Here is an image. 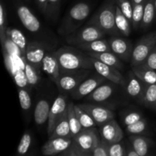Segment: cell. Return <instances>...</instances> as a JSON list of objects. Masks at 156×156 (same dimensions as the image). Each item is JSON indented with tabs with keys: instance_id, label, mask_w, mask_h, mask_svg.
<instances>
[{
	"instance_id": "1",
	"label": "cell",
	"mask_w": 156,
	"mask_h": 156,
	"mask_svg": "<svg viewBox=\"0 0 156 156\" xmlns=\"http://www.w3.org/2000/svg\"><path fill=\"white\" fill-rule=\"evenodd\" d=\"M60 73L81 69H94L91 57L84 52L78 51L71 47H64L55 52Z\"/></svg>"
},
{
	"instance_id": "2",
	"label": "cell",
	"mask_w": 156,
	"mask_h": 156,
	"mask_svg": "<svg viewBox=\"0 0 156 156\" xmlns=\"http://www.w3.org/2000/svg\"><path fill=\"white\" fill-rule=\"evenodd\" d=\"M116 0H106L89 20L88 24L97 26L106 34L119 36L120 34L116 26Z\"/></svg>"
},
{
	"instance_id": "3",
	"label": "cell",
	"mask_w": 156,
	"mask_h": 156,
	"mask_svg": "<svg viewBox=\"0 0 156 156\" xmlns=\"http://www.w3.org/2000/svg\"><path fill=\"white\" fill-rule=\"evenodd\" d=\"M91 13V5L85 2L75 4L68 11L62 23L58 28V32L62 36H68L80 27L82 23L88 18Z\"/></svg>"
},
{
	"instance_id": "4",
	"label": "cell",
	"mask_w": 156,
	"mask_h": 156,
	"mask_svg": "<svg viewBox=\"0 0 156 156\" xmlns=\"http://www.w3.org/2000/svg\"><path fill=\"white\" fill-rule=\"evenodd\" d=\"M91 69H81L77 71L62 72L55 84L62 94H71L76 88L89 76Z\"/></svg>"
},
{
	"instance_id": "5",
	"label": "cell",
	"mask_w": 156,
	"mask_h": 156,
	"mask_svg": "<svg viewBox=\"0 0 156 156\" xmlns=\"http://www.w3.org/2000/svg\"><path fill=\"white\" fill-rule=\"evenodd\" d=\"M156 45V31L147 34L140 38L135 46L130 60L131 66L143 65Z\"/></svg>"
},
{
	"instance_id": "6",
	"label": "cell",
	"mask_w": 156,
	"mask_h": 156,
	"mask_svg": "<svg viewBox=\"0 0 156 156\" xmlns=\"http://www.w3.org/2000/svg\"><path fill=\"white\" fill-rule=\"evenodd\" d=\"M106 34L94 24H88L86 26L80 27L71 34L66 36V41L68 44L76 47L80 44H88L96 40L101 39Z\"/></svg>"
},
{
	"instance_id": "7",
	"label": "cell",
	"mask_w": 156,
	"mask_h": 156,
	"mask_svg": "<svg viewBox=\"0 0 156 156\" xmlns=\"http://www.w3.org/2000/svg\"><path fill=\"white\" fill-rule=\"evenodd\" d=\"M100 134L94 128L82 129L79 134L73 138L74 143L82 151L92 152L101 141Z\"/></svg>"
},
{
	"instance_id": "8",
	"label": "cell",
	"mask_w": 156,
	"mask_h": 156,
	"mask_svg": "<svg viewBox=\"0 0 156 156\" xmlns=\"http://www.w3.org/2000/svg\"><path fill=\"white\" fill-rule=\"evenodd\" d=\"M69 102L64 94H59L51 105L50 116L47 122V133L50 136L54 130L57 122L66 112Z\"/></svg>"
},
{
	"instance_id": "9",
	"label": "cell",
	"mask_w": 156,
	"mask_h": 156,
	"mask_svg": "<svg viewBox=\"0 0 156 156\" xmlns=\"http://www.w3.org/2000/svg\"><path fill=\"white\" fill-rule=\"evenodd\" d=\"M108 43L113 53L118 56L122 61L130 62L133 46L129 40L119 36H112L108 40Z\"/></svg>"
},
{
	"instance_id": "10",
	"label": "cell",
	"mask_w": 156,
	"mask_h": 156,
	"mask_svg": "<svg viewBox=\"0 0 156 156\" xmlns=\"http://www.w3.org/2000/svg\"><path fill=\"white\" fill-rule=\"evenodd\" d=\"M107 79L105 78L98 73L94 74L85 79L70 94L75 100H79L83 98H86L91 92H93L99 85L105 83Z\"/></svg>"
},
{
	"instance_id": "11",
	"label": "cell",
	"mask_w": 156,
	"mask_h": 156,
	"mask_svg": "<svg viewBox=\"0 0 156 156\" xmlns=\"http://www.w3.org/2000/svg\"><path fill=\"white\" fill-rule=\"evenodd\" d=\"M46 53V47L44 44L37 41L29 42L26 49L24 60L29 62L41 73L42 70L43 59Z\"/></svg>"
},
{
	"instance_id": "12",
	"label": "cell",
	"mask_w": 156,
	"mask_h": 156,
	"mask_svg": "<svg viewBox=\"0 0 156 156\" xmlns=\"http://www.w3.org/2000/svg\"><path fill=\"white\" fill-rule=\"evenodd\" d=\"M91 61H92L94 69L95 70L98 74L103 76L104 78H105L107 80H109L111 82L124 87L125 84H126V79L123 77L119 69L111 66L106 65L94 58L91 57Z\"/></svg>"
},
{
	"instance_id": "13",
	"label": "cell",
	"mask_w": 156,
	"mask_h": 156,
	"mask_svg": "<svg viewBox=\"0 0 156 156\" xmlns=\"http://www.w3.org/2000/svg\"><path fill=\"white\" fill-rule=\"evenodd\" d=\"M79 105L91 116L97 126H102L114 118V113L106 107L91 103Z\"/></svg>"
},
{
	"instance_id": "14",
	"label": "cell",
	"mask_w": 156,
	"mask_h": 156,
	"mask_svg": "<svg viewBox=\"0 0 156 156\" xmlns=\"http://www.w3.org/2000/svg\"><path fill=\"white\" fill-rule=\"evenodd\" d=\"M16 12L24 27L31 33H37L41 30V24L32 11L23 4L16 5Z\"/></svg>"
},
{
	"instance_id": "15",
	"label": "cell",
	"mask_w": 156,
	"mask_h": 156,
	"mask_svg": "<svg viewBox=\"0 0 156 156\" xmlns=\"http://www.w3.org/2000/svg\"><path fill=\"white\" fill-rule=\"evenodd\" d=\"M99 134L101 139L108 144L118 143L123 139V130L114 119L101 126Z\"/></svg>"
},
{
	"instance_id": "16",
	"label": "cell",
	"mask_w": 156,
	"mask_h": 156,
	"mask_svg": "<svg viewBox=\"0 0 156 156\" xmlns=\"http://www.w3.org/2000/svg\"><path fill=\"white\" fill-rule=\"evenodd\" d=\"M73 143V138L71 137L49 139L41 148V152L45 156L56 155L68 150Z\"/></svg>"
},
{
	"instance_id": "17",
	"label": "cell",
	"mask_w": 156,
	"mask_h": 156,
	"mask_svg": "<svg viewBox=\"0 0 156 156\" xmlns=\"http://www.w3.org/2000/svg\"><path fill=\"white\" fill-rule=\"evenodd\" d=\"M127 78L124 85L126 94L132 99H134L140 103L146 85L140 78L137 77L133 70L129 72Z\"/></svg>"
},
{
	"instance_id": "18",
	"label": "cell",
	"mask_w": 156,
	"mask_h": 156,
	"mask_svg": "<svg viewBox=\"0 0 156 156\" xmlns=\"http://www.w3.org/2000/svg\"><path fill=\"white\" fill-rule=\"evenodd\" d=\"M129 142L139 155L152 156L150 151L153 142L150 138L143 135H130Z\"/></svg>"
},
{
	"instance_id": "19",
	"label": "cell",
	"mask_w": 156,
	"mask_h": 156,
	"mask_svg": "<svg viewBox=\"0 0 156 156\" xmlns=\"http://www.w3.org/2000/svg\"><path fill=\"white\" fill-rule=\"evenodd\" d=\"M116 84L111 82V83H105L99 85L93 92L88 96H87V100L94 103H101L106 101L107 100L112 97L116 89Z\"/></svg>"
},
{
	"instance_id": "20",
	"label": "cell",
	"mask_w": 156,
	"mask_h": 156,
	"mask_svg": "<svg viewBox=\"0 0 156 156\" xmlns=\"http://www.w3.org/2000/svg\"><path fill=\"white\" fill-rule=\"evenodd\" d=\"M42 70L56 82L60 76V69L55 53L47 52L42 62Z\"/></svg>"
},
{
	"instance_id": "21",
	"label": "cell",
	"mask_w": 156,
	"mask_h": 156,
	"mask_svg": "<svg viewBox=\"0 0 156 156\" xmlns=\"http://www.w3.org/2000/svg\"><path fill=\"white\" fill-rule=\"evenodd\" d=\"M50 108L51 105L47 99L42 98L38 101L34 111V122L37 126H42L48 122Z\"/></svg>"
},
{
	"instance_id": "22",
	"label": "cell",
	"mask_w": 156,
	"mask_h": 156,
	"mask_svg": "<svg viewBox=\"0 0 156 156\" xmlns=\"http://www.w3.org/2000/svg\"><path fill=\"white\" fill-rule=\"evenodd\" d=\"M85 53L91 57L94 58L103 63L114 67L117 69H122L123 68V64L121 59L111 51L103 52V53H91V52H85Z\"/></svg>"
},
{
	"instance_id": "23",
	"label": "cell",
	"mask_w": 156,
	"mask_h": 156,
	"mask_svg": "<svg viewBox=\"0 0 156 156\" xmlns=\"http://www.w3.org/2000/svg\"><path fill=\"white\" fill-rule=\"evenodd\" d=\"M7 37L18 47L21 52L23 58H24L26 49L27 47V41L24 34L20 30L13 27H8Z\"/></svg>"
},
{
	"instance_id": "24",
	"label": "cell",
	"mask_w": 156,
	"mask_h": 156,
	"mask_svg": "<svg viewBox=\"0 0 156 156\" xmlns=\"http://www.w3.org/2000/svg\"><path fill=\"white\" fill-rule=\"evenodd\" d=\"M66 138L71 137V131H70L69 123L68 114L67 111L63 116L60 118V120L57 122L54 130L52 133L51 135L49 136V139L54 138Z\"/></svg>"
},
{
	"instance_id": "25",
	"label": "cell",
	"mask_w": 156,
	"mask_h": 156,
	"mask_svg": "<svg viewBox=\"0 0 156 156\" xmlns=\"http://www.w3.org/2000/svg\"><path fill=\"white\" fill-rule=\"evenodd\" d=\"M132 70L146 85L156 84V71L145 65L132 67Z\"/></svg>"
},
{
	"instance_id": "26",
	"label": "cell",
	"mask_w": 156,
	"mask_h": 156,
	"mask_svg": "<svg viewBox=\"0 0 156 156\" xmlns=\"http://www.w3.org/2000/svg\"><path fill=\"white\" fill-rule=\"evenodd\" d=\"M76 47L84 52H91V53H103V52L111 51L108 40L98 39L88 44H80Z\"/></svg>"
},
{
	"instance_id": "27",
	"label": "cell",
	"mask_w": 156,
	"mask_h": 156,
	"mask_svg": "<svg viewBox=\"0 0 156 156\" xmlns=\"http://www.w3.org/2000/svg\"><path fill=\"white\" fill-rule=\"evenodd\" d=\"M156 18V12L155 7V0H146L140 29L146 30L152 26Z\"/></svg>"
},
{
	"instance_id": "28",
	"label": "cell",
	"mask_w": 156,
	"mask_h": 156,
	"mask_svg": "<svg viewBox=\"0 0 156 156\" xmlns=\"http://www.w3.org/2000/svg\"><path fill=\"white\" fill-rule=\"evenodd\" d=\"M67 114H68L69 123L70 131H71V136L72 138H74L82 130L83 128L76 116V111H75V105L73 102H69Z\"/></svg>"
},
{
	"instance_id": "29",
	"label": "cell",
	"mask_w": 156,
	"mask_h": 156,
	"mask_svg": "<svg viewBox=\"0 0 156 156\" xmlns=\"http://www.w3.org/2000/svg\"><path fill=\"white\" fill-rule=\"evenodd\" d=\"M116 26L120 35L123 37H128L131 33L132 24L127 18L122 13L121 11L117 5L116 12Z\"/></svg>"
},
{
	"instance_id": "30",
	"label": "cell",
	"mask_w": 156,
	"mask_h": 156,
	"mask_svg": "<svg viewBox=\"0 0 156 156\" xmlns=\"http://www.w3.org/2000/svg\"><path fill=\"white\" fill-rule=\"evenodd\" d=\"M140 104L146 108L154 109L156 104V84L146 85Z\"/></svg>"
},
{
	"instance_id": "31",
	"label": "cell",
	"mask_w": 156,
	"mask_h": 156,
	"mask_svg": "<svg viewBox=\"0 0 156 156\" xmlns=\"http://www.w3.org/2000/svg\"><path fill=\"white\" fill-rule=\"evenodd\" d=\"M24 72L28 85L30 87L37 86L41 80V73L25 60H24Z\"/></svg>"
},
{
	"instance_id": "32",
	"label": "cell",
	"mask_w": 156,
	"mask_h": 156,
	"mask_svg": "<svg viewBox=\"0 0 156 156\" xmlns=\"http://www.w3.org/2000/svg\"><path fill=\"white\" fill-rule=\"evenodd\" d=\"M75 111L83 129L94 128L97 126L91 116L83 108H81L79 105H75Z\"/></svg>"
},
{
	"instance_id": "33",
	"label": "cell",
	"mask_w": 156,
	"mask_h": 156,
	"mask_svg": "<svg viewBox=\"0 0 156 156\" xmlns=\"http://www.w3.org/2000/svg\"><path fill=\"white\" fill-rule=\"evenodd\" d=\"M126 133L130 135H143L146 136L149 133V124L145 118L139 120L132 125L125 126Z\"/></svg>"
},
{
	"instance_id": "34",
	"label": "cell",
	"mask_w": 156,
	"mask_h": 156,
	"mask_svg": "<svg viewBox=\"0 0 156 156\" xmlns=\"http://www.w3.org/2000/svg\"><path fill=\"white\" fill-rule=\"evenodd\" d=\"M32 135L30 132L27 131L24 133L21 136L20 143L17 148V154L19 156H24L27 154V152L30 150L32 145Z\"/></svg>"
},
{
	"instance_id": "35",
	"label": "cell",
	"mask_w": 156,
	"mask_h": 156,
	"mask_svg": "<svg viewBox=\"0 0 156 156\" xmlns=\"http://www.w3.org/2000/svg\"><path fill=\"white\" fill-rule=\"evenodd\" d=\"M145 2H146V1L144 2L141 3V4L133 6L131 24H132V27L136 30L140 28V26H141V23L143 18V13H144Z\"/></svg>"
},
{
	"instance_id": "36",
	"label": "cell",
	"mask_w": 156,
	"mask_h": 156,
	"mask_svg": "<svg viewBox=\"0 0 156 156\" xmlns=\"http://www.w3.org/2000/svg\"><path fill=\"white\" fill-rule=\"evenodd\" d=\"M7 12L2 2L0 3V40L2 45L7 38Z\"/></svg>"
},
{
	"instance_id": "37",
	"label": "cell",
	"mask_w": 156,
	"mask_h": 156,
	"mask_svg": "<svg viewBox=\"0 0 156 156\" xmlns=\"http://www.w3.org/2000/svg\"><path fill=\"white\" fill-rule=\"evenodd\" d=\"M18 98L21 109L24 112H27L31 108L32 100L30 92L25 88H19L18 91Z\"/></svg>"
},
{
	"instance_id": "38",
	"label": "cell",
	"mask_w": 156,
	"mask_h": 156,
	"mask_svg": "<svg viewBox=\"0 0 156 156\" xmlns=\"http://www.w3.org/2000/svg\"><path fill=\"white\" fill-rule=\"evenodd\" d=\"M61 0H49L46 17L52 21H55L58 18L60 9Z\"/></svg>"
},
{
	"instance_id": "39",
	"label": "cell",
	"mask_w": 156,
	"mask_h": 156,
	"mask_svg": "<svg viewBox=\"0 0 156 156\" xmlns=\"http://www.w3.org/2000/svg\"><path fill=\"white\" fill-rule=\"evenodd\" d=\"M108 156H126V144L123 141L108 144Z\"/></svg>"
},
{
	"instance_id": "40",
	"label": "cell",
	"mask_w": 156,
	"mask_h": 156,
	"mask_svg": "<svg viewBox=\"0 0 156 156\" xmlns=\"http://www.w3.org/2000/svg\"><path fill=\"white\" fill-rule=\"evenodd\" d=\"M116 4L118 6L122 13L129 19V21H132L133 11V5L131 0H116Z\"/></svg>"
},
{
	"instance_id": "41",
	"label": "cell",
	"mask_w": 156,
	"mask_h": 156,
	"mask_svg": "<svg viewBox=\"0 0 156 156\" xmlns=\"http://www.w3.org/2000/svg\"><path fill=\"white\" fill-rule=\"evenodd\" d=\"M143 118H144V117H143L142 113L139 112V111H127L125 114H123V117H122V120H123L124 126H126L136 123Z\"/></svg>"
},
{
	"instance_id": "42",
	"label": "cell",
	"mask_w": 156,
	"mask_h": 156,
	"mask_svg": "<svg viewBox=\"0 0 156 156\" xmlns=\"http://www.w3.org/2000/svg\"><path fill=\"white\" fill-rule=\"evenodd\" d=\"M143 65H145L146 66L149 67V68L152 69L156 71V45L152 50L150 54L147 57L146 60L145 61Z\"/></svg>"
},
{
	"instance_id": "43",
	"label": "cell",
	"mask_w": 156,
	"mask_h": 156,
	"mask_svg": "<svg viewBox=\"0 0 156 156\" xmlns=\"http://www.w3.org/2000/svg\"><path fill=\"white\" fill-rule=\"evenodd\" d=\"M48 1L49 0H36L37 5L38 8L41 10L44 15H46L47 10V6H48Z\"/></svg>"
},
{
	"instance_id": "44",
	"label": "cell",
	"mask_w": 156,
	"mask_h": 156,
	"mask_svg": "<svg viewBox=\"0 0 156 156\" xmlns=\"http://www.w3.org/2000/svg\"><path fill=\"white\" fill-rule=\"evenodd\" d=\"M126 156H140L136 152V151L133 149L130 143L126 144Z\"/></svg>"
},
{
	"instance_id": "45",
	"label": "cell",
	"mask_w": 156,
	"mask_h": 156,
	"mask_svg": "<svg viewBox=\"0 0 156 156\" xmlns=\"http://www.w3.org/2000/svg\"><path fill=\"white\" fill-rule=\"evenodd\" d=\"M63 155L64 156H79L78 155L76 149H75V146L74 145H73V143L71 146V147H70L68 150L65 151V152H63Z\"/></svg>"
},
{
	"instance_id": "46",
	"label": "cell",
	"mask_w": 156,
	"mask_h": 156,
	"mask_svg": "<svg viewBox=\"0 0 156 156\" xmlns=\"http://www.w3.org/2000/svg\"><path fill=\"white\" fill-rule=\"evenodd\" d=\"M73 145H74L75 149H76L78 155L79 156H93L92 152H85V151H82V149H79V148L75 144L74 141H73Z\"/></svg>"
},
{
	"instance_id": "47",
	"label": "cell",
	"mask_w": 156,
	"mask_h": 156,
	"mask_svg": "<svg viewBox=\"0 0 156 156\" xmlns=\"http://www.w3.org/2000/svg\"><path fill=\"white\" fill-rule=\"evenodd\" d=\"M146 0H131V2H132L133 5H136L141 4V3L144 2Z\"/></svg>"
},
{
	"instance_id": "48",
	"label": "cell",
	"mask_w": 156,
	"mask_h": 156,
	"mask_svg": "<svg viewBox=\"0 0 156 156\" xmlns=\"http://www.w3.org/2000/svg\"><path fill=\"white\" fill-rule=\"evenodd\" d=\"M155 12H156V0H155Z\"/></svg>"
},
{
	"instance_id": "49",
	"label": "cell",
	"mask_w": 156,
	"mask_h": 156,
	"mask_svg": "<svg viewBox=\"0 0 156 156\" xmlns=\"http://www.w3.org/2000/svg\"><path fill=\"white\" fill-rule=\"evenodd\" d=\"M153 110H155V111H156V104H155V107H154V109Z\"/></svg>"
},
{
	"instance_id": "50",
	"label": "cell",
	"mask_w": 156,
	"mask_h": 156,
	"mask_svg": "<svg viewBox=\"0 0 156 156\" xmlns=\"http://www.w3.org/2000/svg\"><path fill=\"white\" fill-rule=\"evenodd\" d=\"M61 156H64V155H63V152H62V155H61Z\"/></svg>"
}]
</instances>
